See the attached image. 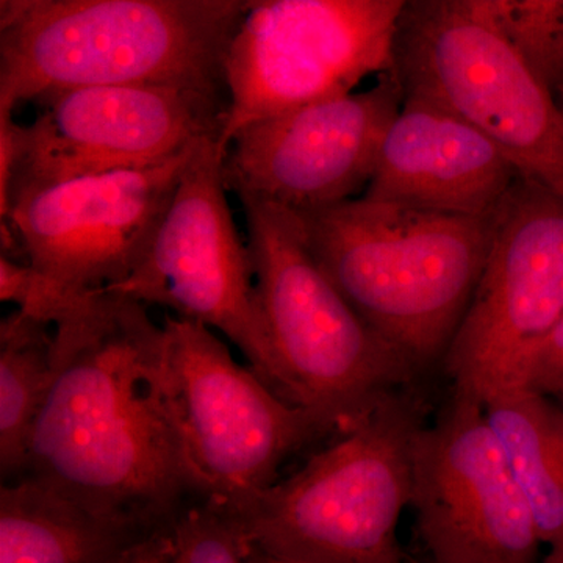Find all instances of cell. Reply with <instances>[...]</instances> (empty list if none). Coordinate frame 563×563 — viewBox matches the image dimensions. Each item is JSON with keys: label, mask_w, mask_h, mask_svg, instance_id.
I'll list each match as a JSON object with an SVG mask.
<instances>
[{"label": "cell", "mask_w": 563, "mask_h": 563, "mask_svg": "<svg viewBox=\"0 0 563 563\" xmlns=\"http://www.w3.org/2000/svg\"><path fill=\"white\" fill-rule=\"evenodd\" d=\"M410 507L417 563H540L543 542L485 417L484 404L451 391L418 433Z\"/></svg>", "instance_id": "11"}, {"label": "cell", "mask_w": 563, "mask_h": 563, "mask_svg": "<svg viewBox=\"0 0 563 563\" xmlns=\"http://www.w3.org/2000/svg\"><path fill=\"white\" fill-rule=\"evenodd\" d=\"M174 563H244L239 529L201 496L181 504L169 521Z\"/></svg>", "instance_id": "20"}, {"label": "cell", "mask_w": 563, "mask_h": 563, "mask_svg": "<svg viewBox=\"0 0 563 563\" xmlns=\"http://www.w3.org/2000/svg\"><path fill=\"white\" fill-rule=\"evenodd\" d=\"M46 0H0V31L10 27Z\"/></svg>", "instance_id": "25"}, {"label": "cell", "mask_w": 563, "mask_h": 563, "mask_svg": "<svg viewBox=\"0 0 563 563\" xmlns=\"http://www.w3.org/2000/svg\"><path fill=\"white\" fill-rule=\"evenodd\" d=\"M407 0H251L225 54L220 144L284 111L393 70Z\"/></svg>", "instance_id": "7"}, {"label": "cell", "mask_w": 563, "mask_h": 563, "mask_svg": "<svg viewBox=\"0 0 563 563\" xmlns=\"http://www.w3.org/2000/svg\"><path fill=\"white\" fill-rule=\"evenodd\" d=\"M404 99L450 111L487 135L528 179L563 198V109L466 0H407L393 46Z\"/></svg>", "instance_id": "6"}, {"label": "cell", "mask_w": 563, "mask_h": 563, "mask_svg": "<svg viewBox=\"0 0 563 563\" xmlns=\"http://www.w3.org/2000/svg\"><path fill=\"white\" fill-rule=\"evenodd\" d=\"M27 125L14 121L11 111H0V221L7 220L14 184L24 162Z\"/></svg>", "instance_id": "23"}, {"label": "cell", "mask_w": 563, "mask_h": 563, "mask_svg": "<svg viewBox=\"0 0 563 563\" xmlns=\"http://www.w3.org/2000/svg\"><path fill=\"white\" fill-rule=\"evenodd\" d=\"M196 146L157 165L18 192L0 221L2 246L76 292L120 284L146 257Z\"/></svg>", "instance_id": "12"}, {"label": "cell", "mask_w": 563, "mask_h": 563, "mask_svg": "<svg viewBox=\"0 0 563 563\" xmlns=\"http://www.w3.org/2000/svg\"><path fill=\"white\" fill-rule=\"evenodd\" d=\"M162 526L103 512L29 474L0 488V563H118Z\"/></svg>", "instance_id": "16"}, {"label": "cell", "mask_w": 563, "mask_h": 563, "mask_svg": "<svg viewBox=\"0 0 563 563\" xmlns=\"http://www.w3.org/2000/svg\"><path fill=\"white\" fill-rule=\"evenodd\" d=\"M413 387L385 399L352 431L280 477L236 515L243 542L314 563H417L399 521L410 507L413 453L424 426Z\"/></svg>", "instance_id": "5"}, {"label": "cell", "mask_w": 563, "mask_h": 563, "mask_svg": "<svg viewBox=\"0 0 563 563\" xmlns=\"http://www.w3.org/2000/svg\"><path fill=\"white\" fill-rule=\"evenodd\" d=\"M558 101H559V103H561V107L563 109V92L561 96H559Z\"/></svg>", "instance_id": "28"}, {"label": "cell", "mask_w": 563, "mask_h": 563, "mask_svg": "<svg viewBox=\"0 0 563 563\" xmlns=\"http://www.w3.org/2000/svg\"><path fill=\"white\" fill-rule=\"evenodd\" d=\"M38 102L13 199L40 185L169 161L207 136L220 139L228 107L203 92L157 84L69 88Z\"/></svg>", "instance_id": "14"}, {"label": "cell", "mask_w": 563, "mask_h": 563, "mask_svg": "<svg viewBox=\"0 0 563 563\" xmlns=\"http://www.w3.org/2000/svg\"><path fill=\"white\" fill-rule=\"evenodd\" d=\"M523 55L537 76L563 92V0H466Z\"/></svg>", "instance_id": "19"}, {"label": "cell", "mask_w": 563, "mask_h": 563, "mask_svg": "<svg viewBox=\"0 0 563 563\" xmlns=\"http://www.w3.org/2000/svg\"><path fill=\"white\" fill-rule=\"evenodd\" d=\"M563 314V198L521 177L495 214L484 272L443 358L455 395L520 387L529 352Z\"/></svg>", "instance_id": "10"}, {"label": "cell", "mask_w": 563, "mask_h": 563, "mask_svg": "<svg viewBox=\"0 0 563 563\" xmlns=\"http://www.w3.org/2000/svg\"><path fill=\"white\" fill-rule=\"evenodd\" d=\"M296 214L314 258L362 320L421 376L443 363L484 272L496 213L358 196Z\"/></svg>", "instance_id": "2"}, {"label": "cell", "mask_w": 563, "mask_h": 563, "mask_svg": "<svg viewBox=\"0 0 563 563\" xmlns=\"http://www.w3.org/2000/svg\"><path fill=\"white\" fill-rule=\"evenodd\" d=\"M52 324L13 310L0 322V474L2 484L27 472L29 443L54 383Z\"/></svg>", "instance_id": "18"}, {"label": "cell", "mask_w": 563, "mask_h": 563, "mask_svg": "<svg viewBox=\"0 0 563 563\" xmlns=\"http://www.w3.org/2000/svg\"><path fill=\"white\" fill-rule=\"evenodd\" d=\"M520 387L550 398L563 390V314L529 352Z\"/></svg>", "instance_id": "22"}, {"label": "cell", "mask_w": 563, "mask_h": 563, "mask_svg": "<svg viewBox=\"0 0 563 563\" xmlns=\"http://www.w3.org/2000/svg\"><path fill=\"white\" fill-rule=\"evenodd\" d=\"M243 558L244 563H314L298 561V559L284 558V555L266 553V551L261 550V548L252 547V544L246 542H243Z\"/></svg>", "instance_id": "26"}, {"label": "cell", "mask_w": 563, "mask_h": 563, "mask_svg": "<svg viewBox=\"0 0 563 563\" xmlns=\"http://www.w3.org/2000/svg\"><path fill=\"white\" fill-rule=\"evenodd\" d=\"M87 292H76L31 263L0 254V299L36 320L58 324Z\"/></svg>", "instance_id": "21"}, {"label": "cell", "mask_w": 563, "mask_h": 563, "mask_svg": "<svg viewBox=\"0 0 563 563\" xmlns=\"http://www.w3.org/2000/svg\"><path fill=\"white\" fill-rule=\"evenodd\" d=\"M558 406H559V404H558ZM559 407H561V406H559ZM561 410H562V413H563V407H561Z\"/></svg>", "instance_id": "29"}, {"label": "cell", "mask_w": 563, "mask_h": 563, "mask_svg": "<svg viewBox=\"0 0 563 563\" xmlns=\"http://www.w3.org/2000/svg\"><path fill=\"white\" fill-rule=\"evenodd\" d=\"M485 417L550 550H563V413L550 396L517 387L484 404Z\"/></svg>", "instance_id": "17"}, {"label": "cell", "mask_w": 563, "mask_h": 563, "mask_svg": "<svg viewBox=\"0 0 563 563\" xmlns=\"http://www.w3.org/2000/svg\"><path fill=\"white\" fill-rule=\"evenodd\" d=\"M224 157L218 136L196 146L146 257L128 279L102 290L165 307L221 333L282 396L250 244L228 202Z\"/></svg>", "instance_id": "9"}, {"label": "cell", "mask_w": 563, "mask_h": 563, "mask_svg": "<svg viewBox=\"0 0 563 563\" xmlns=\"http://www.w3.org/2000/svg\"><path fill=\"white\" fill-rule=\"evenodd\" d=\"M247 2H251V0H247Z\"/></svg>", "instance_id": "30"}, {"label": "cell", "mask_w": 563, "mask_h": 563, "mask_svg": "<svg viewBox=\"0 0 563 563\" xmlns=\"http://www.w3.org/2000/svg\"><path fill=\"white\" fill-rule=\"evenodd\" d=\"M169 521L132 548L118 563H174Z\"/></svg>", "instance_id": "24"}, {"label": "cell", "mask_w": 563, "mask_h": 563, "mask_svg": "<svg viewBox=\"0 0 563 563\" xmlns=\"http://www.w3.org/2000/svg\"><path fill=\"white\" fill-rule=\"evenodd\" d=\"M247 0H46L0 31V111L91 85L157 84L228 102Z\"/></svg>", "instance_id": "3"}, {"label": "cell", "mask_w": 563, "mask_h": 563, "mask_svg": "<svg viewBox=\"0 0 563 563\" xmlns=\"http://www.w3.org/2000/svg\"><path fill=\"white\" fill-rule=\"evenodd\" d=\"M239 199L282 396L312 415L325 437L344 435L421 373L352 309L295 211Z\"/></svg>", "instance_id": "4"}, {"label": "cell", "mask_w": 563, "mask_h": 563, "mask_svg": "<svg viewBox=\"0 0 563 563\" xmlns=\"http://www.w3.org/2000/svg\"><path fill=\"white\" fill-rule=\"evenodd\" d=\"M54 331V383L25 474L103 512L168 523L201 493L177 418L165 328L144 303L95 290Z\"/></svg>", "instance_id": "1"}, {"label": "cell", "mask_w": 563, "mask_h": 563, "mask_svg": "<svg viewBox=\"0 0 563 563\" xmlns=\"http://www.w3.org/2000/svg\"><path fill=\"white\" fill-rule=\"evenodd\" d=\"M163 328L177 418L201 498L240 514L280 479L288 459L325 433L307 410L240 365L207 325L168 314Z\"/></svg>", "instance_id": "8"}, {"label": "cell", "mask_w": 563, "mask_h": 563, "mask_svg": "<svg viewBox=\"0 0 563 563\" xmlns=\"http://www.w3.org/2000/svg\"><path fill=\"white\" fill-rule=\"evenodd\" d=\"M402 102L401 85L391 70L366 90L247 125L225 152L228 190L296 213L358 198Z\"/></svg>", "instance_id": "13"}, {"label": "cell", "mask_w": 563, "mask_h": 563, "mask_svg": "<svg viewBox=\"0 0 563 563\" xmlns=\"http://www.w3.org/2000/svg\"><path fill=\"white\" fill-rule=\"evenodd\" d=\"M551 398H553L554 401L559 404V406L563 407V390L555 393V395L551 396Z\"/></svg>", "instance_id": "27"}, {"label": "cell", "mask_w": 563, "mask_h": 563, "mask_svg": "<svg viewBox=\"0 0 563 563\" xmlns=\"http://www.w3.org/2000/svg\"><path fill=\"white\" fill-rule=\"evenodd\" d=\"M521 177L515 163L462 118L420 99H404L361 196L493 217Z\"/></svg>", "instance_id": "15"}]
</instances>
